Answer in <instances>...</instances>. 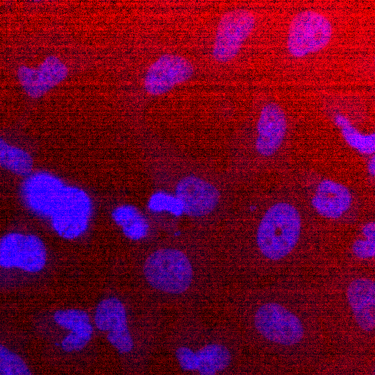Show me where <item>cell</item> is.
<instances>
[{
	"instance_id": "obj_1",
	"label": "cell",
	"mask_w": 375,
	"mask_h": 375,
	"mask_svg": "<svg viewBox=\"0 0 375 375\" xmlns=\"http://www.w3.org/2000/svg\"><path fill=\"white\" fill-rule=\"evenodd\" d=\"M97 334L124 360H132L159 344L160 308L140 295L132 302L119 294H105L92 311Z\"/></svg>"
},
{
	"instance_id": "obj_2",
	"label": "cell",
	"mask_w": 375,
	"mask_h": 375,
	"mask_svg": "<svg viewBox=\"0 0 375 375\" xmlns=\"http://www.w3.org/2000/svg\"><path fill=\"white\" fill-rule=\"evenodd\" d=\"M140 289L141 296L158 307L183 311L205 305L211 288L185 251L167 247L153 250L144 260Z\"/></svg>"
},
{
	"instance_id": "obj_3",
	"label": "cell",
	"mask_w": 375,
	"mask_h": 375,
	"mask_svg": "<svg viewBox=\"0 0 375 375\" xmlns=\"http://www.w3.org/2000/svg\"><path fill=\"white\" fill-rule=\"evenodd\" d=\"M183 372L194 375H219L231 365L230 349L212 338L198 310H184L167 340Z\"/></svg>"
},
{
	"instance_id": "obj_4",
	"label": "cell",
	"mask_w": 375,
	"mask_h": 375,
	"mask_svg": "<svg viewBox=\"0 0 375 375\" xmlns=\"http://www.w3.org/2000/svg\"><path fill=\"white\" fill-rule=\"evenodd\" d=\"M33 329L48 353L73 360L89 353L97 335L92 312L79 308L43 310L33 319Z\"/></svg>"
},
{
	"instance_id": "obj_5",
	"label": "cell",
	"mask_w": 375,
	"mask_h": 375,
	"mask_svg": "<svg viewBox=\"0 0 375 375\" xmlns=\"http://www.w3.org/2000/svg\"><path fill=\"white\" fill-rule=\"evenodd\" d=\"M301 216L292 205L280 202L271 206L261 219L256 243L267 258L278 260L295 247L301 234Z\"/></svg>"
},
{
	"instance_id": "obj_6",
	"label": "cell",
	"mask_w": 375,
	"mask_h": 375,
	"mask_svg": "<svg viewBox=\"0 0 375 375\" xmlns=\"http://www.w3.org/2000/svg\"><path fill=\"white\" fill-rule=\"evenodd\" d=\"M47 262V250L37 235L9 233L0 238V267L28 274L41 272Z\"/></svg>"
},
{
	"instance_id": "obj_7",
	"label": "cell",
	"mask_w": 375,
	"mask_h": 375,
	"mask_svg": "<svg viewBox=\"0 0 375 375\" xmlns=\"http://www.w3.org/2000/svg\"><path fill=\"white\" fill-rule=\"evenodd\" d=\"M332 32L331 24L325 16L313 10L301 11L290 22L288 49L296 58L317 52L329 43Z\"/></svg>"
},
{
	"instance_id": "obj_8",
	"label": "cell",
	"mask_w": 375,
	"mask_h": 375,
	"mask_svg": "<svg viewBox=\"0 0 375 375\" xmlns=\"http://www.w3.org/2000/svg\"><path fill=\"white\" fill-rule=\"evenodd\" d=\"M92 213V202L83 190L65 186L51 215V225L57 234L66 240H73L88 228Z\"/></svg>"
},
{
	"instance_id": "obj_9",
	"label": "cell",
	"mask_w": 375,
	"mask_h": 375,
	"mask_svg": "<svg viewBox=\"0 0 375 375\" xmlns=\"http://www.w3.org/2000/svg\"><path fill=\"white\" fill-rule=\"evenodd\" d=\"M253 325L262 337L281 345L297 344L304 335V328L299 318L275 302L264 303L256 310Z\"/></svg>"
},
{
	"instance_id": "obj_10",
	"label": "cell",
	"mask_w": 375,
	"mask_h": 375,
	"mask_svg": "<svg viewBox=\"0 0 375 375\" xmlns=\"http://www.w3.org/2000/svg\"><path fill=\"white\" fill-rule=\"evenodd\" d=\"M253 13L246 9H235L225 12L218 23L212 56L219 62L234 58L255 26Z\"/></svg>"
},
{
	"instance_id": "obj_11",
	"label": "cell",
	"mask_w": 375,
	"mask_h": 375,
	"mask_svg": "<svg viewBox=\"0 0 375 375\" xmlns=\"http://www.w3.org/2000/svg\"><path fill=\"white\" fill-rule=\"evenodd\" d=\"M193 73L194 67L185 58L164 54L148 68L144 80V89L150 95H161L190 79Z\"/></svg>"
},
{
	"instance_id": "obj_12",
	"label": "cell",
	"mask_w": 375,
	"mask_h": 375,
	"mask_svg": "<svg viewBox=\"0 0 375 375\" xmlns=\"http://www.w3.org/2000/svg\"><path fill=\"white\" fill-rule=\"evenodd\" d=\"M65 186L57 177L46 172H38L24 180L20 194L25 205L33 212L50 218Z\"/></svg>"
},
{
	"instance_id": "obj_13",
	"label": "cell",
	"mask_w": 375,
	"mask_h": 375,
	"mask_svg": "<svg viewBox=\"0 0 375 375\" xmlns=\"http://www.w3.org/2000/svg\"><path fill=\"white\" fill-rule=\"evenodd\" d=\"M176 197L184 213L192 217H202L214 210L220 194L212 184L199 177L188 176L177 183Z\"/></svg>"
},
{
	"instance_id": "obj_14",
	"label": "cell",
	"mask_w": 375,
	"mask_h": 375,
	"mask_svg": "<svg viewBox=\"0 0 375 375\" xmlns=\"http://www.w3.org/2000/svg\"><path fill=\"white\" fill-rule=\"evenodd\" d=\"M68 69L57 57L51 56L37 69L21 66L17 71L20 84L32 98H39L64 80Z\"/></svg>"
},
{
	"instance_id": "obj_15",
	"label": "cell",
	"mask_w": 375,
	"mask_h": 375,
	"mask_svg": "<svg viewBox=\"0 0 375 375\" xmlns=\"http://www.w3.org/2000/svg\"><path fill=\"white\" fill-rule=\"evenodd\" d=\"M286 128V117L282 108L275 103L265 105L257 124L258 136L256 148L258 152L264 156L273 155L283 142Z\"/></svg>"
},
{
	"instance_id": "obj_16",
	"label": "cell",
	"mask_w": 375,
	"mask_h": 375,
	"mask_svg": "<svg viewBox=\"0 0 375 375\" xmlns=\"http://www.w3.org/2000/svg\"><path fill=\"white\" fill-rule=\"evenodd\" d=\"M347 299L358 326L365 332L375 328V283L367 278L353 280L347 289Z\"/></svg>"
},
{
	"instance_id": "obj_17",
	"label": "cell",
	"mask_w": 375,
	"mask_h": 375,
	"mask_svg": "<svg viewBox=\"0 0 375 375\" xmlns=\"http://www.w3.org/2000/svg\"><path fill=\"white\" fill-rule=\"evenodd\" d=\"M351 201L347 188L329 179L319 183L311 200L318 214L329 219L340 217L350 208Z\"/></svg>"
},
{
	"instance_id": "obj_18",
	"label": "cell",
	"mask_w": 375,
	"mask_h": 375,
	"mask_svg": "<svg viewBox=\"0 0 375 375\" xmlns=\"http://www.w3.org/2000/svg\"><path fill=\"white\" fill-rule=\"evenodd\" d=\"M115 223L122 228L125 236L131 240H139L146 235L147 225L136 208L123 205L112 212Z\"/></svg>"
},
{
	"instance_id": "obj_19",
	"label": "cell",
	"mask_w": 375,
	"mask_h": 375,
	"mask_svg": "<svg viewBox=\"0 0 375 375\" xmlns=\"http://www.w3.org/2000/svg\"><path fill=\"white\" fill-rule=\"evenodd\" d=\"M0 167L15 174L26 176L32 170L33 159L26 151L10 145L0 137Z\"/></svg>"
},
{
	"instance_id": "obj_20",
	"label": "cell",
	"mask_w": 375,
	"mask_h": 375,
	"mask_svg": "<svg viewBox=\"0 0 375 375\" xmlns=\"http://www.w3.org/2000/svg\"><path fill=\"white\" fill-rule=\"evenodd\" d=\"M0 375H35L21 352L0 341Z\"/></svg>"
},
{
	"instance_id": "obj_21",
	"label": "cell",
	"mask_w": 375,
	"mask_h": 375,
	"mask_svg": "<svg viewBox=\"0 0 375 375\" xmlns=\"http://www.w3.org/2000/svg\"><path fill=\"white\" fill-rule=\"evenodd\" d=\"M335 123L341 127L345 141L353 148L364 154H372L375 151V134L363 135L359 133L344 116L338 115Z\"/></svg>"
},
{
	"instance_id": "obj_22",
	"label": "cell",
	"mask_w": 375,
	"mask_h": 375,
	"mask_svg": "<svg viewBox=\"0 0 375 375\" xmlns=\"http://www.w3.org/2000/svg\"><path fill=\"white\" fill-rule=\"evenodd\" d=\"M365 240H357L352 245L353 254L360 259H367L375 256V224L370 222L362 228Z\"/></svg>"
},
{
	"instance_id": "obj_23",
	"label": "cell",
	"mask_w": 375,
	"mask_h": 375,
	"mask_svg": "<svg viewBox=\"0 0 375 375\" xmlns=\"http://www.w3.org/2000/svg\"><path fill=\"white\" fill-rule=\"evenodd\" d=\"M375 158L374 156L371 158L368 164V171L369 174L372 176L375 174Z\"/></svg>"
}]
</instances>
